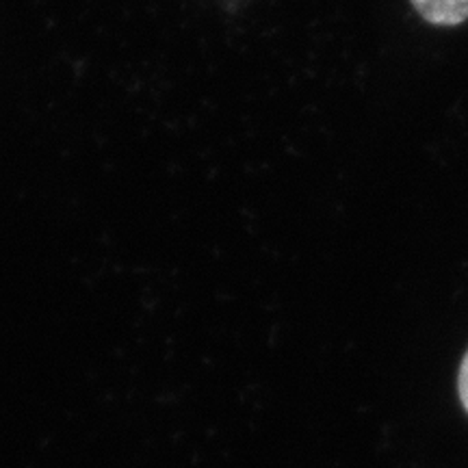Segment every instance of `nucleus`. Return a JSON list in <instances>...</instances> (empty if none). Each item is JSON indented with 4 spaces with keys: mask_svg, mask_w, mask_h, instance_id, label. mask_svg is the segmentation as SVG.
I'll return each instance as SVG.
<instances>
[{
    "mask_svg": "<svg viewBox=\"0 0 468 468\" xmlns=\"http://www.w3.org/2000/svg\"><path fill=\"white\" fill-rule=\"evenodd\" d=\"M425 22L436 27H458L468 20V0H410Z\"/></svg>",
    "mask_w": 468,
    "mask_h": 468,
    "instance_id": "1",
    "label": "nucleus"
},
{
    "mask_svg": "<svg viewBox=\"0 0 468 468\" xmlns=\"http://www.w3.org/2000/svg\"><path fill=\"white\" fill-rule=\"evenodd\" d=\"M458 395H460L462 408H464L466 414H468V351L464 354V358H462V365H460V373H458Z\"/></svg>",
    "mask_w": 468,
    "mask_h": 468,
    "instance_id": "2",
    "label": "nucleus"
}]
</instances>
